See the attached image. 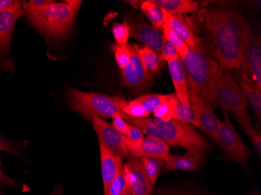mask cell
I'll list each match as a JSON object with an SVG mask.
<instances>
[{"label": "cell", "instance_id": "cell-1", "mask_svg": "<svg viewBox=\"0 0 261 195\" xmlns=\"http://www.w3.org/2000/svg\"><path fill=\"white\" fill-rule=\"evenodd\" d=\"M199 18L212 36L221 70L230 73L240 68L252 35L246 19L234 10L222 8L203 9Z\"/></svg>", "mask_w": 261, "mask_h": 195}, {"label": "cell", "instance_id": "cell-2", "mask_svg": "<svg viewBox=\"0 0 261 195\" xmlns=\"http://www.w3.org/2000/svg\"><path fill=\"white\" fill-rule=\"evenodd\" d=\"M121 117L130 125L143 133L164 141L169 146H179L187 151L206 153L212 149L211 144L196 131L191 124L178 120L168 121L156 118H135L121 114Z\"/></svg>", "mask_w": 261, "mask_h": 195}, {"label": "cell", "instance_id": "cell-3", "mask_svg": "<svg viewBox=\"0 0 261 195\" xmlns=\"http://www.w3.org/2000/svg\"><path fill=\"white\" fill-rule=\"evenodd\" d=\"M213 49L203 39L196 38V45L189 48L187 55L181 60L187 85L196 89L208 106L214 110L216 108L215 89L220 67Z\"/></svg>", "mask_w": 261, "mask_h": 195}, {"label": "cell", "instance_id": "cell-4", "mask_svg": "<svg viewBox=\"0 0 261 195\" xmlns=\"http://www.w3.org/2000/svg\"><path fill=\"white\" fill-rule=\"evenodd\" d=\"M23 15L42 35L62 39L72 29L77 13L64 3H54L42 7H31L21 2Z\"/></svg>", "mask_w": 261, "mask_h": 195}, {"label": "cell", "instance_id": "cell-5", "mask_svg": "<svg viewBox=\"0 0 261 195\" xmlns=\"http://www.w3.org/2000/svg\"><path fill=\"white\" fill-rule=\"evenodd\" d=\"M69 106L86 120L113 118L121 115L122 108L127 105L125 99L96 92H86L70 89L67 94Z\"/></svg>", "mask_w": 261, "mask_h": 195}, {"label": "cell", "instance_id": "cell-6", "mask_svg": "<svg viewBox=\"0 0 261 195\" xmlns=\"http://www.w3.org/2000/svg\"><path fill=\"white\" fill-rule=\"evenodd\" d=\"M247 99L231 74L218 70L215 89V107L222 111L236 113L247 109Z\"/></svg>", "mask_w": 261, "mask_h": 195}, {"label": "cell", "instance_id": "cell-7", "mask_svg": "<svg viewBox=\"0 0 261 195\" xmlns=\"http://www.w3.org/2000/svg\"><path fill=\"white\" fill-rule=\"evenodd\" d=\"M23 15L21 2L16 1L13 5L0 11V70L15 72V64L11 54V42L16 22Z\"/></svg>", "mask_w": 261, "mask_h": 195}, {"label": "cell", "instance_id": "cell-8", "mask_svg": "<svg viewBox=\"0 0 261 195\" xmlns=\"http://www.w3.org/2000/svg\"><path fill=\"white\" fill-rule=\"evenodd\" d=\"M224 120L221 122L218 128V145L224 149L231 160L238 162L243 166L247 165L249 157L253 156V152L243 142L234 126L230 121L229 117L225 111Z\"/></svg>", "mask_w": 261, "mask_h": 195}, {"label": "cell", "instance_id": "cell-9", "mask_svg": "<svg viewBox=\"0 0 261 195\" xmlns=\"http://www.w3.org/2000/svg\"><path fill=\"white\" fill-rule=\"evenodd\" d=\"M123 19L128 26L130 36L144 43V45L161 57V46L164 39L162 34L158 29L149 25L143 16L136 14V12L124 10Z\"/></svg>", "mask_w": 261, "mask_h": 195}, {"label": "cell", "instance_id": "cell-10", "mask_svg": "<svg viewBox=\"0 0 261 195\" xmlns=\"http://www.w3.org/2000/svg\"><path fill=\"white\" fill-rule=\"evenodd\" d=\"M189 94V100L196 114L198 127L206 135L218 144V131L221 120L216 117L200 94L191 86L187 85Z\"/></svg>", "mask_w": 261, "mask_h": 195}, {"label": "cell", "instance_id": "cell-11", "mask_svg": "<svg viewBox=\"0 0 261 195\" xmlns=\"http://www.w3.org/2000/svg\"><path fill=\"white\" fill-rule=\"evenodd\" d=\"M130 52V59L127 67L121 72L123 86L142 90L149 85L152 75L144 68L139 57L140 47L137 44L127 45Z\"/></svg>", "mask_w": 261, "mask_h": 195}, {"label": "cell", "instance_id": "cell-12", "mask_svg": "<svg viewBox=\"0 0 261 195\" xmlns=\"http://www.w3.org/2000/svg\"><path fill=\"white\" fill-rule=\"evenodd\" d=\"M94 130L99 137V145L108 149L115 156L124 159L129 156L124 143V136L116 130L111 124L96 117L92 120Z\"/></svg>", "mask_w": 261, "mask_h": 195}, {"label": "cell", "instance_id": "cell-13", "mask_svg": "<svg viewBox=\"0 0 261 195\" xmlns=\"http://www.w3.org/2000/svg\"><path fill=\"white\" fill-rule=\"evenodd\" d=\"M240 70L253 82L261 92V41L251 35L243 52Z\"/></svg>", "mask_w": 261, "mask_h": 195}, {"label": "cell", "instance_id": "cell-14", "mask_svg": "<svg viewBox=\"0 0 261 195\" xmlns=\"http://www.w3.org/2000/svg\"><path fill=\"white\" fill-rule=\"evenodd\" d=\"M127 185L133 195H152L153 185L145 172L140 158H130L124 164Z\"/></svg>", "mask_w": 261, "mask_h": 195}, {"label": "cell", "instance_id": "cell-15", "mask_svg": "<svg viewBox=\"0 0 261 195\" xmlns=\"http://www.w3.org/2000/svg\"><path fill=\"white\" fill-rule=\"evenodd\" d=\"M168 68L177 99L184 105H191L189 100L186 71L181 57L177 55L175 58L168 61Z\"/></svg>", "mask_w": 261, "mask_h": 195}, {"label": "cell", "instance_id": "cell-16", "mask_svg": "<svg viewBox=\"0 0 261 195\" xmlns=\"http://www.w3.org/2000/svg\"><path fill=\"white\" fill-rule=\"evenodd\" d=\"M204 154L196 151H187L181 155H174L170 154L166 158L165 171L171 170H182L191 172L199 168L204 162Z\"/></svg>", "mask_w": 261, "mask_h": 195}, {"label": "cell", "instance_id": "cell-17", "mask_svg": "<svg viewBox=\"0 0 261 195\" xmlns=\"http://www.w3.org/2000/svg\"><path fill=\"white\" fill-rule=\"evenodd\" d=\"M234 80L240 85L242 90L244 92L247 99L248 103H250V106L253 108L256 117L261 120V93L260 91L258 90L253 82L249 77H246L243 72L237 69L231 74Z\"/></svg>", "mask_w": 261, "mask_h": 195}, {"label": "cell", "instance_id": "cell-18", "mask_svg": "<svg viewBox=\"0 0 261 195\" xmlns=\"http://www.w3.org/2000/svg\"><path fill=\"white\" fill-rule=\"evenodd\" d=\"M162 10V9H161ZM164 23H167L189 48H193L196 44V37L190 26L182 17L174 16L162 10Z\"/></svg>", "mask_w": 261, "mask_h": 195}, {"label": "cell", "instance_id": "cell-19", "mask_svg": "<svg viewBox=\"0 0 261 195\" xmlns=\"http://www.w3.org/2000/svg\"><path fill=\"white\" fill-rule=\"evenodd\" d=\"M170 155V146L164 141L147 135L139 144V156L146 158H166Z\"/></svg>", "mask_w": 261, "mask_h": 195}, {"label": "cell", "instance_id": "cell-20", "mask_svg": "<svg viewBox=\"0 0 261 195\" xmlns=\"http://www.w3.org/2000/svg\"><path fill=\"white\" fill-rule=\"evenodd\" d=\"M152 4L158 6L168 14L179 16L196 14L198 11L197 3L192 0H151Z\"/></svg>", "mask_w": 261, "mask_h": 195}, {"label": "cell", "instance_id": "cell-21", "mask_svg": "<svg viewBox=\"0 0 261 195\" xmlns=\"http://www.w3.org/2000/svg\"><path fill=\"white\" fill-rule=\"evenodd\" d=\"M99 149H100L102 183H103L104 191H105L117 174V157L111 153L102 145H99Z\"/></svg>", "mask_w": 261, "mask_h": 195}, {"label": "cell", "instance_id": "cell-22", "mask_svg": "<svg viewBox=\"0 0 261 195\" xmlns=\"http://www.w3.org/2000/svg\"><path fill=\"white\" fill-rule=\"evenodd\" d=\"M236 120L238 121L240 127H242L246 135L251 141L258 155H261V134L259 130L253 125L250 120V116L247 110L240 111V112L233 113Z\"/></svg>", "mask_w": 261, "mask_h": 195}, {"label": "cell", "instance_id": "cell-23", "mask_svg": "<svg viewBox=\"0 0 261 195\" xmlns=\"http://www.w3.org/2000/svg\"><path fill=\"white\" fill-rule=\"evenodd\" d=\"M127 186V175L124 170V163L122 158L117 157V174L108 188L104 191V195H121Z\"/></svg>", "mask_w": 261, "mask_h": 195}, {"label": "cell", "instance_id": "cell-24", "mask_svg": "<svg viewBox=\"0 0 261 195\" xmlns=\"http://www.w3.org/2000/svg\"><path fill=\"white\" fill-rule=\"evenodd\" d=\"M139 57L141 63L148 72H158L161 65V57L149 47L143 45L140 48Z\"/></svg>", "mask_w": 261, "mask_h": 195}, {"label": "cell", "instance_id": "cell-25", "mask_svg": "<svg viewBox=\"0 0 261 195\" xmlns=\"http://www.w3.org/2000/svg\"><path fill=\"white\" fill-rule=\"evenodd\" d=\"M140 159L149 181L151 182L152 185H155L161 170L163 167L165 166V159L158 158H146V157H142Z\"/></svg>", "mask_w": 261, "mask_h": 195}, {"label": "cell", "instance_id": "cell-26", "mask_svg": "<svg viewBox=\"0 0 261 195\" xmlns=\"http://www.w3.org/2000/svg\"><path fill=\"white\" fill-rule=\"evenodd\" d=\"M143 14L147 17L154 29H158L162 27L164 23L162 10L158 6L152 4V1H143L140 7Z\"/></svg>", "mask_w": 261, "mask_h": 195}, {"label": "cell", "instance_id": "cell-27", "mask_svg": "<svg viewBox=\"0 0 261 195\" xmlns=\"http://www.w3.org/2000/svg\"><path fill=\"white\" fill-rule=\"evenodd\" d=\"M168 99V95L159 94H147L136 98L135 100L139 102L149 114L155 111Z\"/></svg>", "mask_w": 261, "mask_h": 195}, {"label": "cell", "instance_id": "cell-28", "mask_svg": "<svg viewBox=\"0 0 261 195\" xmlns=\"http://www.w3.org/2000/svg\"><path fill=\"white\" fill-rule=\"evenodd\" d=\"M161 29H162L163 33H164L163 36H164V39L174 45V48L177 50V54L179 55L181 59L184 58L189 52V47L167 23H164L161 27Z\"/></svg>", "mask_w": 261, "mask_h": 195}, {"label": "cell", "instance_id": "cell-29", "mask_svg": "<svg viewBox=\"0 0 261 195\" xmlns=\"http://www.w3.org/2000/svg\"><path fill=\"white\" fill-rule=\"evenodd\" d=\"M173 119L198 127L196 114H195L194 109L192 105H184L179 101L177 102L175 108H174Z\"/></svg>", "mask_w": 261, "mask_h": 195}, {"label": "cell", "instance_id": "cell-30", "mask_svg": "<svg viewBox=\"0 0 261 195\" xmlns=\"http://www.w3.org/2000/svg\"><path fill=\"white\" fill-rule=\"evenodd\" d=\"M178 102L175 94L168 95V99L153 113L155 118L164 121H168L172 120L174 116V108L176 104Z\"/></svg>", "mask_w": 261, "mask_h": 195}, {"label": "cell", "instance_id": "cell-31", "mask_svg": "<svg viewBox=\"0 0 261 195\" xmlns=\"http://www.w3.org/2000/svg\"><path fill=\"white\" fill-rule=\"evenodd\" d=\"M112 50L115 53V60L117 61V65L121 69V70H124L129 64L130 59V52L127 45L113 44Z\"/></svg>", "mask_w": 261, "mask_h": 195}, {"label": "cell", "instance_id": "cell-32", "mask_svg": "<svg viewBox=\"0 0 261 195\" xmlns=\"http://www.w3.org/2000/svg\"><path fill=\"white\" fill-rule=\"evenodd\" d=\"M121 114L135 118H147L149 116V113L135 99L127 102V105L122 108Z\"/></svg>", "mask_w": 261, "mask_h": 195}, {"label": "cell", "instance_id": "cell-33", "mask_svg": "<svg viewBox=\"0 0 261 195\" xmlns=\"http://www.w3.org/2000/svg\"><path fill=\"white\" fill-rule=\"evenodd\" d=\"M114 37L116 40V43L120 45H127V40L130 36L129 27L127 23H115L112 29Z\"/></svg>", "mask_w": 261, "mask_h": 195}, {"label": "cell", "instance_id": "cell-34", "mask_svg": "<svg viewBox=\"0 0 261 195\" xmlns=\"http://www.w3.org/2000/svg\"><path fill=\"white\" fill-rule=\"evenodd\" d=\"M177 55H179L177 54V50H176V48H174V45L170 43L168 40H166V39H164L162 46H161V59H164V60H167L168 62L170 60H173V59L177 57Z\"/></svg>", "mask_w": 261, "mask_h": 195}, {"label": "cell", "instance_id": "cell-35", "mask_svg": "<svg viewBox=\"0 0 261 195\" xmlns=\"http://www.w3.org/2000/svg\"><path fill=\"white\" fill-rule=\"evenodd\" d=\"M121 115H116L115 117H113V122L111 125L114 127L116 130H117L123 135L125 136L127 130H128L129 124Z\"/></svg>", "mask_w": 261, "mask_h": 195}, {"label": "cell", "instance_id": "cell-36", "mask_svg": "<svg viewBox=\"0 0 261 195\" xmlns=\"http://www.w3.org/2000/svg\"><path fill=\"white\" fill-rule=\"evenodd\" d=\"M125 137L129 140L133 141V142H136L137 144H140L144 139L143 133L139 128L135 126L130 125V124H129L128 130H127Z\"/></svg>", "mask_w": 261, "mask_h": 195}, {"label": "cell", "instance_id": "cell-37", "mask_svg": "<svg viewBox=\"0 0 261 195\" xmlns=\"http://www.w3.org/2000/svg\"><path fill=\"white\" fill-rule=\"evenodd\" d=\"M0 150H4L13 155H19L18 152L11 142L0 137Z\"/></svg>", "mask_w": 261, "mask_h": 195}, {"label": "cell", "instance_id": "cell-38", "mask_svg": "<svg viewBox=\"0 0 261 195\" xmlns=\"http://www.w3.org/2000/svg\"><path fill=\"white\" fill-rule=\"evenodd\" d=\"M0 157H1V153H0ZM0 183L6 186H10V187H15V186L18 185V183L17 181L7 177L3 173L2 169H1V158H0Z\"/></svg>", "mask_w": 261, "mask_h": 195}, {"label": "cell", "instance_id": "cell-39", "mask_svg": "<svg viewBox=\"0 0 261 195\" xmlns=\"http://www.w3.org/2000/svg\"><path fill=\"white\" fill-rule=\"evenodd\" d=\"M65 3L77 14L82 4V1L80 0H68V1H65Z\"/></svg>", "mask_w": 261, "mask_h": 195}, {"label": "cell", "instance_id": "cell-40", "mask_svg": "<svg viewBox=\"0 0 261 195\" xmlns=\"http://www.w3.org/2000/svg\"><path fill=\"white\" fill-rule=\"evenodd\" d=\"M156 195H190L184 192L173 191V190H159Z\"/></svg>", "mask_w": 261, "mask_h": 195}, {"label": "cell", "instance_id": "cell-41", "mask_svg": "<svg viewBox=\"0 0 261 195\" xmlns=\"http://www.w3.org/2000/svg\"><path fill=\"white\" fill-rule=\"evenodd\" d=\"M15 2V0H0V11L10 7Z\"/></svg>", "mask_w": 261, "mask_h": 195}, {"label": "cell", "instance_id": "cell-42", "mask_svg": "<svg viewBox=\"0 0 261 195\" xmlns=\"http://www.w3.org/2000/svg\"><path fill=\"white\" fill-rule=\"evenodd\" d=\"M142 2L143 1H137V0H132V1H125V4H129V5L130 6V7H133V8H134L135 10H136V9L139 8V7H141V5H142Z\"/></svg>", "mask_w": 261, "mask_h": 195}, {"label": "cell", "instance_id": "cell-43", "mask_svg": "<svg viewBox=\"0 0 261 195\" xmlns=\"http://www.w3.org/2000/svg\"><path fill=\"white\" fill-rule=\"evenodd\" d=\"M50 195H64L63 194L62 188H61V187H59V186H57V187H55V188L53 190Z\"/></svg>", "mask_w": 261, "mask_h": 195}, {"label": "cell", "instance_id": "cell-44", "mask_svg": "<svg viewBox=\"0 0 261 195\" xmlns=\"http://www.w3.org/2000/svg\"><path fill=\"white\" fill-rule=\"evenodd\" d=\"M121 195H133V193L130 192V188H129L128 185L127 186L125 190L121 193Z\"/></svg>", "mask_w": 261, "mask_h": 195}, {"label": "cell", "instance_id": "cell-45", "mask_svg": "<svg viewBox=\"0 0 261 195\" xmlns=\"http://www.w3.org/2000/svg\"><path fill=\"white\" fill-rule=\"evenodd\" d=\"M0 195H3L2 193H0Z\"/></svg>", "mask_w": 261, "mask_h": 195}]
</instances>
